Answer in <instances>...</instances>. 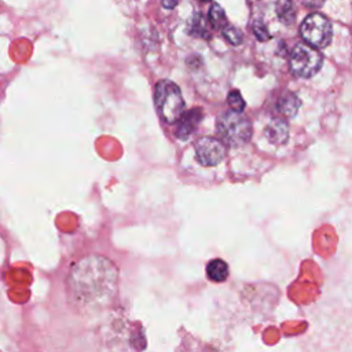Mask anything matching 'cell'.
<instances>
[{
  "instance_id": "1",
  "label": "cell",
  "mask_w": 352,
  "mask_h": 352,
  "mask_svg": "<svg viewBox=\"0 0 352 352\" xmlns=\"http://www.w3.org/2000/svg\"><path fill=\"white\" fill-rule=\"evenodd\" d=\"M76 293L89 302L109 300L117 283V268L102 256L82 258L72 272Z\"/></svg>"
},
{
  "instance_id": "2",
  "label": "cell",
  "mask_w": 352,
  "mask_h": 352,
  "mask_svg": "<svg viewBox=\"0 0 352 352\" xmlns=\"http://www.w3.org/2000/svg\"><path fill=\"white\" fill-rule=\"evenodd\" d=\"M217 133L223 143L238 147L249 142L252 136V124L246 116L232 110L219 116L216 122Z\"/></svg>"
},
{
  "instance_id": "3",
  "label": "cell",
  "mask_w": 352,
  "mask_h": 352,
  "mask_svg": "<svg viewBox=\"0 0 352 352\" xmlns=\"http://www.w3.org/2000/svg\"><path fill=\"white\" fill-rule=\"evenodd\" d=\"M154 102L161 118L173 124L177 122L184 110V100L180 88L170 80H161L155 85Z\"/></svg>"
},
{
  "instance_id": "4",
  "label": "cell",
  "mask_w": 352,
  "mask_h": 352,
  "mask_svg": "<svg viewBox=\"0 0 352 352\" xmlns=\"http://www.w3.org/2000/svg\"><path fill=\"white\" fill-rule=\"evenodd\" d=\"M300 32L302 38L312 48H324L331 41L330 21L319 12H312L305 16L301 23Z\"/></svg>"
},
{
  "instance_id": "5",
  "label": "cell",
  "mask_w": 352,
  "mask_h": 352,
  "mask_svg": "<svg viewBox=\"0 0 352 352\" xmlns=\"http://www.w3.org/2000/svg\"><path fill=\"white\" fill-rule=\"evenodd\" d=\"M320 52L307 44H297L290 54V69L294 76L301 78L312 77L322 66Z\"/></svg>"
},
{
  "instance_id": "6",
  "label": "cell",
  "mask_w": 352,
  "mask_h": 352,
  "mask_svg": "<svg viewBox=\"0 0 352 352\" xmlns=\"http://www.w3.org/2000/svg\"><path fill=\"white\" fill-rule=\"evenodd\" d=\"M226 157V146L212 136H202L195 142V158L204 166H214Z\"/></svg>"
},
{
  "instance_id": "7",
  "label": "cell",
  "mask_w": 352,
  "mask_h": 352,
  "mask_svg": "<svg viewBox=\"0 0 352 352\" xmlns=\"http://www.w3.org/2000/svg\"><path fill=\"white\" fill-rule=\"evenodd\" d=\"M202 118H204L202 109H191L186 114H182V117L177 121L176 136L182 140L188 139L195 132Z\"/></svg>"
},
{
  "instance_id": "8",
  "label": "cell",
  "mask_w": 352,
  "mask_h": 352,
  "mask_svg": "<svg viewBox=\"0 0 352 352\" xmlns=\"http://www.w3.org/2000/svg\"><path fill=\"white\" fill-rule=\"evenodd\" d=\"M264 135L274 144H285L289 139V124L283 118H274L267 124Z\"/></svg>"
},
{
  "instance_id": "9",
  "label": "cell",
  "mask_w": 352,
  "mask_h": 352,
  "mask_svg": "<svg viewBox=\"0 0 352 352\" xmlns=\"http://www.w3.org/2000/svg\"><path fill=\"white\" fill-rule=\"evenodd\" d=\"M301 102L298 99V96L290 91H286L285 94L280 95V98L278 99L276 103V109L280 114L286 116V117H293L296 116V113L298 111Z\"/></svg>"
},
{
  "instance_id": "10",
  "label": "cell",
  "mask_w": 352,
  "mask_h": 352,
  "mask_svg": "<svg viewBox=\"0 0 352 352\" xmlns=\"http://www.w3.org/2000/svg\"><path fill=\"white\" fill-rule=\"evenodd\" d=\"M187 30H188V34H191L194 37H201V38L210 37L208 22H206L205 16L199 11L194 12V15L190 18Z\"/></svg>"
},
{
  "instance_id": "11",
  "label": "cell",
  "mask_w": 352,
  "mask_h": 352,
  "mask_svg": "<svg viewBox=\"0 0 352 352\" xmlns=\"http://www.w3.org/2000/svg\"><path fill=\"white\" fill-rule=\"evenodd\" d=\"M206 276L212 282H223L228 276V265L221 258L210 260L206 265Z\"/></svg>"
},
{
  "instance_id": "12",
  "label": "cell",
  "mask_w": 352,
  "mask_h": 352,
  "mask_svg": "<svg viewBox=\"0 0 352 352\" xmlns=\"http://www.w3.org/2000/svg\"><path fill=\"white\" fill-rule=\"evenodd\" d=\"M208 22L216 30L224 29L227 26V16H226L224 10L220 7V4H217V3L210 4L209 11H208Z\"/></svg>"
},
{
  "instance_id": "13",
  "label": "cell",
  "mask_w": 352,
  "mask_h": 352,
  "mask_svg": "<svg viewBox=\"0 0 352 352\" xmlns=\"http://www.w3.org/2000/svg\"><path fill=\"white\" fill-rule=\"evenodd\" d=\"M276 14H278V18L283 23L290 25L294 21V18H296V11H294V7H293V3H290V1H280V3H278Z\"/></svg>"
},
{
  "instance_id": "14",
  "label": "cell",
  "mask_w": 352,
  "mask_h": 352,
  "mask_svg": "<svg viewBox=\"0 0 352 352\" xmlns=\"http://www.w3.org/2000/svg\"><path fill=\"white\" fill-rule=\"evenodd\" d=\"M223 36H224V38H226L230 44H232V45H239V44L242 43V38H243L241 30H239L238 28L230 26V25H227V26L223 29Z\"/></svg>"
},
{
  "instance_id": "15",
  "label": "cell",
  "mask_w": 352,
  "mask_h": 352,
  "mask_svg": "<svg viewBox=\"0 0 352 352\" xmlns=\"http://www.w3.org/2000/svg\"><path fill=\"white\" fill-rule=\"evenodd\" d=\"M252 32L256 36V38L260 40V41H267L271 37L265 23L261 19H254L252 22Z\"/></svg>"
},
{
  "instance_id": "16",
  "label": "cell",
  "mask_w": 352,
  "mask_h": 352,
  "mask_svg": "<svg viewBox=\"0 0 352 352\" xmlns=\"http://www.w3.org/2000/svg\"><path fill=\"white\" fill-rule=\"evenodd\" d=\"M227 102H228L230 107L232 109V111L242 113L243 109H245V102H243L242 95L239 94V91H231L227 96Z\"/></svg>"
},
{
  "instance_id": "17",
  "label": "cell",
  "mask_w": 352,
  "mask_h": 352,
  "mask_svg": "<svg viewBox=\"0 0 352 352\" xmlns=\"http://www.w3.org/2000/svg\"><path fill=\"white\" fill-rule=\"evenodd\" d=\"M177 4V1H162V6L166 8H173Z\"/></svg>"
}]
</instances>
